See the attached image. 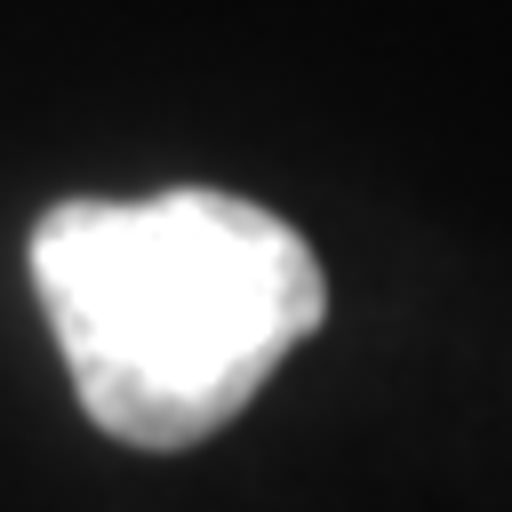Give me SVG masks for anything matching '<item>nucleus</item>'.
I'll use <instances>...</instances> for the list:
<instances>
[{
    "label": "nucleus",
    "mask_w": 512,
    "mask_h": 512,
    "mask_svg": "<svg viewBox=\"0 0 512 512\" xmlns=\"http://www.w3.org/2000/svg\"><path fill=\"white\" fill-rule=\"evenodd\" d=\"M32 296L96 432L192 448L320 328L312 240L216 184L144 200H56L32 224Z\"/></svg>",
    "instance_id": "1"
}]
</instances>
